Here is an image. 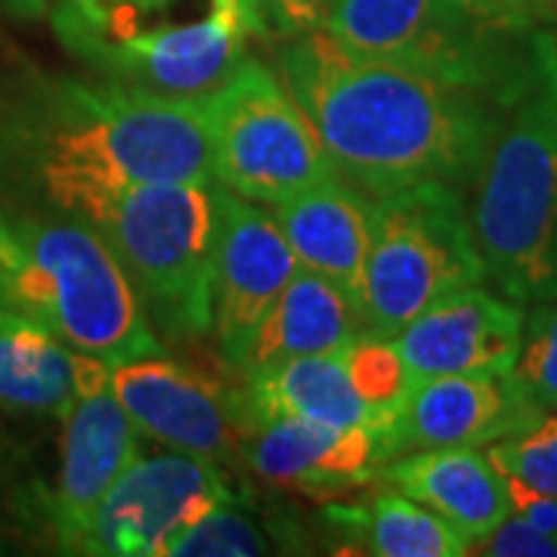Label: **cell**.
Wrapping results in <instances>:
<instances>
[{"instance_id": "cell-26", "label": "cell", "mask_w": 557, "mask_h": 557, "mask_svg": "<svg viewBox=\"0 0 557 557\" xmlns=\"http://www.w3.org/2000/svg\"><path fill=\"white\" fill-rule=\"evenodd\" d=\"M486 456L498 474L557 496V412H545L533 428L493 443Z\"/></svg>"}, {"instance_id": "cell-16", "label": "cell", "mask_w": 557, "mask_h": 557, "mask_svg": "<svg viewBox=\"0 0 557 557\" xmlns=\"http://www.w3.org/2000/svg\"><path fill=\"white\" fill-rule=\"evenodd\" d=\"M523 304L480 285L453 292L399 329V354L412 379L511 372L523 341Z\"/></svg>"}, {"instance_id": "cell-14", "label": "cell", "mask_w": 557, "mask_h": 557, "mask_svg": "<svg viewBox=\"0 0 557 557\" xmlns=\"http://www.w3.org/2000/svg\"><path fill=\"white\" fill-rule=\"evenodd\" d=\"M394 446L375 428H332L300 418H267L248 424L242 465L260 480L310 496H338L381 478Z\"/></svg>"}, {"instance_id": "cell-3", "label": "cell", "mask_w": 557, "mask_h": 557, "mask_svg": "<svg viewBox=\"0 0 557 557\" xmlns=\"http://www.w3.org/2000/svg\"><path fill=\"white\" fill-rule=\"evenodd\" d=\"M50 20L90 75L161 100H201L267 35L258 0H57Z\"/></svg>"}, {"instance_id": "cell-12", "label": "cell", "mask_w": 557, "mask_h": 557, "mask_svg": "<svg viewBox=\"0 0 557 557\" xmlns=\"http://www.w3.org/2000/svg\"><path fill=\"white\" fill-rule=\"evenodd\" d=\"M139 456V431L112 391L109 362L90 357L78 397L62 416L60 474L40 496V523L62 555H78L100 502Z\"/></svg>"}, {"instance_id": "cell-24", "label": "cell", "mask_w": 557, "mask_h": 557, "mask_svg": "<svg viewBox=\"0 0 557 557\" xmlns=\"http://www.w3.org/2000/svg\"><path fill=\"white\" fill-rule=\"evenodd\" d=\"M511 375L545 412H557V292L536 300L523 319V341Z\"/></svg>"}, {"instance_id": "cell-30", "label": "cell", "mask_w": 557, "mask_h": 557, "mask_svg": "<svg viewBox=\"0 0 557 557\" xmlns=\"http://www.w3.org/2000/svg\"><path fill=\"white\" fill-rule=\"evenodd\" d=\"M57 7V0H0V13L10 20H44L50 16V10Z\"/></svg>"}, {"instance_id": "cell-8", "label": "cell", "mask_w": 557, "mask_h": 557, "mask_svg": "<svg viewBox=\"0 0 557 557\" xmlns=\"http://www.w3.org/2000/svg\"><path fill=\"white\" fill-rule=\"evenodd\" d=\"M465 189L421 183L372 199V239L362 270V332L394 338L428 307L486 282Z\"/></svg>"}, {"instance_id": "cell-2", "label": "cell", "mask_w": 557, "mask_h": 557, "mask_svg": "<svg viewBox=\"0 0 557 557\" xmlns=\"http://www.w3.org/2000/svg\"><path fill=\"white\" fill-rule=\"evenodd\" d=\"M273 69L335 174L369 199L421 183L474 186L505 102L359 53L325 28L282 38Z\"/></svg>"}, {"instance_id": "cell-28", "label": "cell", "mask_w": 557, "mask_h": 557, "mask_svg": "<svg viewBox=\"0 0 557 557\" xmlns=\"http://www.w3.org/2000/svg\"><path fill=\"white\" fill-rule=\"evenodd\" d=\"M332 0H258L263 32L276 40L298 38L322 25Z\"/></svg>"}, {"instance_id": "cell-9", "label": "cell", "mask_w": 557, "mask_h": 557, "mask_svg": "<svg viewBox=\"0 0 557 557\" xmlns=\"http://www.w3.org/2000/svg\"><path fill=\"white\" fill-rule=\"evenodd\" d=\"M211 149V177L226 193L278 205L335 177L317 131L273 65L245 57L239 69L199 100Z\"/></svg>"}, {"instance_id": "cell-5", "label": "cell", "mask_w": 557, "mask_h": 557, "mask_svg": "<svg viewBox=\"0 0 557 557\" xmlns=\"http://www.w3.org/2000/svg\"><path fill=\"white\" fill-rule=\"evenodd\" d=\"M471 223L486 278L505 298L536 304L557 292V38L502 112L483 159Z\"/></svg>"}, {"instance_id": "cell-20", "label": "cell", "mask_w": 557, "mask_h": 557, "mask_svg": "<svg viewBox=\"0 0 557 557\" xmlns=\"http://www.w3.org/2000/svg\"><path fill=\"white\" fill-rule=\"evenodd\" d=\"M359 332L362 313L357 300L338 282L325 278L317 270L298 267L255 332L236 379H248L285 359L341 350Z\"/></svg>"}, {"instance_id": "cell-4", "label": "cell", "mask_w": 557, "mask_h": 557, "mask_svg": "<svg viewBox=\"0 0 557 557\" xmlns=\"http://www.w3.org/2000/svg\"><path fill=\"white\" fill-rule=\"evenodd\" d=\"M0 298L102 362L164 350L119 255L87 220L0 205Z\"/></svg>"}, {"instance_id": "cell-17", "label": "cell", "mask_w": 557, "mask_h": 557, "mask_svg": "<svg viewBox=\"0 0 557 557\" xmlns=\"http://www.w3.org/2000/svg\"><path fill=\"white\" fill-rule=\"evenodd\" d=\"M298 267L317 270L359 304L372 239V199L338 174L270 205ZM362 313V310H359Z\"/></svg>"}, {"instance_id": "cell-25", "label": "cell", "mask_w": 557, "mask_h": 557, "mask_svg": "<svg viewBox=\"0 0 557 557\" xmlns=\"http://www.w3.org/2000/svg\"><path fill=\"white\" fill-rule=\"evenodd\" d=\"M273 545L276 539L270 536V530L239 511L233 498L180 539L171 557H251L276 552Z\"/></svg>"}, {"instance_id": "cell-22", "label": "cell", "mask_w": 557, "mask_h": 557, "mask_svg": "<svg viewBox=\"0 0 557 557\" xmlns=\"http://www.w3.org/2000/svg\"><path fill=\"white\" fill-rule=\"evenodd\" d=\"M341 515V511H338ZM362 542V552L375 557H465L474 545L434 511L397 490H384L366 508L344 515Z\"/></svg>"}, {"instance_id": "cell-6", "label": "cell", "mask_w": 557, "mask_h": 557, "mask_svg": "<svg viewBox=\"0 0 557 557\" xmlns=\"http://www.w3.org/2000/svg\"><path fill=\"white\" fill-rule=\"evenodd\" d=\"M319 28L359 53L515 100L548 32L493 0H332Z\"/></svg>"}, {"instance_id": "cell-27", "label": "cell", "mask_w": 557, "mask_h": 557, "mask_svg": "<svg viewBox=\"0 0 557 557\" xmlns=\"http://www.w3.org/2000/svg\"><path fill=\"white\" fill-rule=\"evenodd\" d=\"M474 552L493 557H557V539L508 511L490 536L480 539Z\"/></svg>"}, {"instance_id": "cell-15", "label": "cell", "mask_w": 557, "mask_h": 557, "mask_svg": "<svg viewBox=\"0 0 557 557\" xmlns=\"http://www.w3.org/2000/svg\"><path fill=\"white\" fill-rule=\"evenodd\" d=\"M545 409L511 372L418 379L394 421V456L406 449L493 446L533 428Z\"/></svg>"}, {"instance_id": "cell-11", "label": "cell", "mask_w": 557, "mask_h": 557, "mask_svg": "<svg viewBox=\"0 0 557 557\" xmlns=\"http://www.w3.org/2000/svg\"><path fill=\"white\" fill-rule=\"evenodd\" d=\"M109 375L139 437L218 465L242 461L239 394L220 375L196 362L164 357V350L109 362Z\"/></svg>"}, {"instance_id": "cell-7", "label": "cell", "mask_w": 557, "mask_h": 557, "mask_svg": "<svg viewBox=\"0 0 557 557\" xmlns=\"http://www.w3.org/2000/svg\"><path fill=\"white\" fill-rule=\"evenodd\" d=\"M100 230L168 341L211 335V276L220 233L214 180L146 183L124 193Z\"/></svg>"}, {"instance_id": "cell-1", "label": "cell", "mask_w": 557, "mask_h": 557, "mask_svg": "<svg viewBox=\"0 0 557 557\" xmlns=\"http://www.w3.org/2000/svg\"><path fill=\"white\" fill-rule=\"evenodd\" d=\"M177 180H214L199 100L0 62V205L100 226L134 186Z\"/></svg>"}, {"instance_id": "cell-21", "label": "cell", "mask_w": 557, "mask_h": 557, "mask_svg": "<svg viewBox=\"0 0 557 557\" xmlns=\"http://www.w3.org/2000/svg\"><path fill=\"white\" fill-rule=\"evenodd\" d=\"M87 359L0 298V412L62 418L78 397Z\"/></svg>"}, {"instance_id": "cell-18", "label": "cell", "mask_w": 557, "mask_h": 557, "mask_svg": "<svg viewBox=\"0 0 557 557\" xmlns=\"http://www.w3.org/2000/svg\"><path fill=\"white\" fill-rule=\"evenodd\" d=\"M381 478L391 490L416 498L418 505L446 520L471 545L490 536L511 511L505 480L478 446L418 449L416 456L399 461L391 458Z\"/></svg>"}, {"instance_id": "cell-19", "label": "cell", "mask_w": 557, "mask_h": 557, "mask_svg": "<svg viewBox=\"0 0 557 557\" xmlns=\"http://www.w3.org/2000/svg\"><path fill=\"white\" fill-rule=\"evenodd\" d=\"M236 394L245 431L248 424L267 418H300L332 428H375L391 437V428L354 391L341 350L267 366L248 379H239Z\"/></svg>"}, {"instance_id": "cell-23", "label": "cell", "mask_w": 557, "mask_h": 557, "mask_svg": "<svg viewBox=\"0 0 557 557\" xmlns=\"http://www.w3.org/2000/svg\"><path fill=\"white\" fill-rule=\"evenodd\" d=\"M341 357H344L347 379L354 384L359 399L394 434V421H397L399 409H403V403H406L412 384H416L406 359L399 354L397 341L387 338V335L359 332L357 338H350L341 347Z\"/></svg>"}, {"instance_id": "cell-10", "label": "cell", "mask_w": 557, "mask_h": 557, "mask_svg": "<svg viewBox=\"0 0 557 557\" xmlns=\"http://www.w3.org/2000/svg\"><path fill=\"white\" fill-rule=\"evenodd\" d=\"M233 498L223 465L211 458L177 449L139 456L100 502L78 555L171 557L180 539Z\"/></svg>"}, {"instance_id": "cell-13", "label": "cell", "mask_w": 557, "mask_h": 557, "mask_svg": "<svg viewBox=\"0 0 557 557\" xmlns=\"http://www.w3.org/2000/svg\"><path fill=\"white\" fill-rule=\"evenodd\" d=\"M220 233L211 276V335L220 366L236 375L248 344L282 288L298 270V258L267 205L239 199L218 186Z\"/></svg>"}, {"instance_id": "cell-29", "label": "cell", "mask_w": 557, "mask_h": 557, "mask_svg": "<svg viewBox=\"0 0 557 557\" xmlns=\"http://www.w3.org/2000/svg\"><path fill=\"white\" fill-rule=\"evenodd\" d=\"M493 3L518 13L523 20L536 22V25L557 20V0H493Z\"/></svg>"}]
</instances>
